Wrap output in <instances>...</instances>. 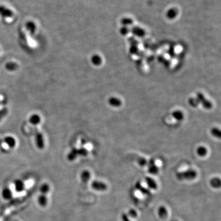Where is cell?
<instances>
[{
	"instance_id": "obj_1",
	"label": "cell",
	"mask_w": 221,
	"mask_h": 221,
	"mask_svg": "<svg viewBox=\"0 0 221 221\" xmlns=\"http://www.w3.org/2000/svg\"><path fill=\"white\" fill-rule=\"evenodd\" d=\"M197 173L193 170H189L183 172H179L176 174V178L179 180H192L196 178Z\"/></svg>"
},
{
	"instance_id": "obj_2",
	"label": "cell",
	"mask_w": 221,
	"mask_h": 221,
	"mask_svg": "<svg viewBox=\"0 0 221 221\" xmlns=\"http://www.w3.org/2000/svg\"><path fill=\"white\" fill-rule=\"evenodd\" d=\"M197 98L199 100V103L202 104V106H203V108L205 109H210L212 108V106H213L212 103L210 101H208L205 98V96L203 95V94H202L200 92L198 93L197 94Z\"/></svg>"
},
{
	"instance_id": "obj_3",
	"label": "cell",
	"mask_w": 221,
	"mask_h": 221,
	"mask_svg": "<svg viewBox=\"0 0 221 221\" xmlns=\"http://www.w3.org/2000/svg\"><path fill=\"white\" fill-rule=\"evenodd\" d=\"M91 187L95 190L97 191H105L107 189V185L101 181H94L91 183Z\"/></svg>"
},
{
	"instance_id": "obj_4",
	"label": "cell",
	"mask_w": 221,
	"mask_h": 221,
	"mask_svg": "<svg viewBox=\"0 0 221 221\" xmlns=\"http://www.w3.org/2000/svg\"><path fill=\"white\" fill-rule=\"evenodd\" d=\"M130 30L134 36L138 37H143L146 35V31L145 30L139 27H137V26H133Z\"/></svg>"
},
{
	"instance_id": "obj_5",
	"label": "cell",
	"mask_w": 221,
	"mask_h": 221,
	"mask_svg": "<svg viewBox=\"0 0 221 221\" xmlns=\"http://www.w3.org/2000/svg\"><path fill=\"white\" fill-rule=\"evenodd\" d=\"M1 196L5 200H10L13 197V193L11 189L8 187H5L1 191Z\"/></svg>"
},
{
	"instance_id": "obj_6",
	"label": "cell",
	"mask_w": 221,
	"mask_h": 221,
	"mask_svg": "<svg viewBox=\"0 0 221 221\" xmlns=\"http://www.w3.org/2000/svg\"><path fill=\"white\" fill-rule=\"evenodd\" d=\"M14 186L15 190L18 193L23 192L25 187L24 182L20 179H17L14 181Z\"/></svg>"
},
{
	"instance_id": "obj_7",
	"label": "cell",
	"mask_w": 221,
	"mask_h": 221,
	"mask_svg": "<svg viewBox=\"0 0 221 221\" xmlns=\"http://www.w3.org/2000/svg\"><path fill=\"white\" fill-rule=\"evenodd\" d=\"M35 141H36V145L38 149H43L44 148V140L43 136L41 133H37L36 135L35 138Z\"/></svg>"
},
{
	"instance_id": "obj_8",
	"label": "cell",
	"mask_w": 221,
	"mask_h": 221,
	"mask_svg": "<svg viewBox=\"0 0 221 221\" xmlns=\"http://www.w3.org/2000/svg\"><path fill=\"white\" fill-rule=\"evenodd\" d=\"M37 203H38L39 205H40L41 207H43V208H44L48 204V199H47V196H46V195L40 194V196L37 197Z\"/></svg>"
},
{
	"instance_id": "obj_9",
	"label": "cell",
	"mask_w": 221,
	"mask_h": 221,
	"mask_svg": "<svg viewBox=\"0 0 221 221\" xmlns=\"http://www.w3.org/2000/svg\"><path fill=\"white\" fill-rule=\"evenodd\" d=\"M109 105L112 107L118 108L122 105V101L119 98L116 97H111L108 100Z\"/></svg>"
},
{
	"instance_id": "obj_10",
	"label": "cell",
	"mask_w": 221,
	"mask_h": 221,
	"mask_svg": "<svg viewBox=\"0 0 221 221\" xmlns=\"http://www.w3.org/2000/svg\"><path fill=\"white\" fill-rule=\"evenodd\" d=\"M91 178V174L88 170H85L81 173V179L84 183H87Z\"/></svg>"
},
{
	"instance_id": "obj_11",
	"label": "cell",
	"mask_w": 221,
	"mask_h": 221,
	"mask_svg": "<svg viewBox=\"0 0 221 221\" xmlns=\"http://www.w3.org/2000/svg\"><path fill=\"white\" fill-rule=\"evenodd\" d=\"M178 10L176 8H171L166 12V16L168 19L172 20L176 18L178 16Z\"/></svg>"
},
{
	"instance_id": "obj_12",
	"label": "cell",
	"mask_w": 221,
	"mask_h": 221,
	"mask_svg": "<svg viewBox=\"0 0 221 221\" xmlns=\"http://www.w3.org/2000/svg\"><path fill=\"white\" fill-rule=\"evenodd\" d=\"M146 182L148 186V187L153 190H155L157 189V184L156 183L154 179L150 177H146Z\"/></svg>"
},
{
	"instance_id": "obj_13",
	"label": "cell",
	"mask_w": 221,
	"mask_h": 221,
	"mask_svg": "<svg viewBox=\"0 0 221 221\" xmlns=\"http://www.w3.org/2000/svg\"><path fill=\"white\" fill-rule=\"evenodd\" d=\"M4 142L10 148H14L16 145V139L11 136H7L5 138Z\"/></svg>"
},
{
	"instance_id": "obj_14",
	"label": "cell",
	"mask_w": 221,
	"mask_h": 221,
	"mask_svg": "<svg viewBox=\"0 0 221 221\" xmlns=\"http://www.w3.org/2000/svg\"><path fill=\"white\" fill-rule=\"evenodd\" d=\"M78 154H77V149H73L67 155V159L68 160L72 162L76 159L77 157Z\"/></svg>"
},
{
	"instance_id": "obj_15",
	"label": "cell",
	"mask_w": 221,
	"mask_h": 221,
	"mask_svg": "<svg viewBox=\"0 0 221 221\" xmlns=\"http://www.w3.org/2000/svg\"><path fill=\"white\" fill-rule=\"evenodd\" d=\"M172 116L176 120L178 121H183L184 118V115L183 112L179 110H176L173 111L172 113Z\"/></svg>"
},
{
	"instance_id": "obj_16",
	"label": "cell",
	"mask_w": 221,
	"mask_h": 221,
	"mask_svg": "<svg viewBox=\"0 0 221 221\" xmlns=\"http://www.w3.org/2000/svg\"><path fill=\"white\" fill-rule=\"evenodd\" d=\"M50 187L49 184L46 183L42 184L40 187V192H41V194L46 195V196L50 192Z\"/></svg>"
},
{
	"instance_id": "obj_17",
	"label": "cell",
	"mask_w": 221,
	"mask_h": 221,
	"mask_svg": "<svg viewBox=\"0 0 221 221\" xmlns=\"http://www.w3.org/2000/svg\"><path fill=\"white\" fill-rule=\"evenodd\" d=\"M158 214L161 219H165L168 216V211L166 208L163 206H161L158 210Z\"/></svg>"
},
{
	"instance_id": "obj_18",
	"label": "cell",
	"mask_w": 221,
	"mask_h": 221,
	"mask_svg": "<svg viewBox=\"0 0 221 221\" xmlns=\"http://www.w3.org/2000/svg\"><path fill=\"white\" fill-rule=\"evenodd\" d=\"M121 23L124 27H128V26L132 25L133 23V20L128 17H124L121 20Z\"/></svg>"
},
{
	"instance_id": "obj_19",
	"label": "cell",
	"mask_w": 221,
	"mask_h": 221,
	"mask_svg": "<svg viewBox=\"0 0 221 221\" xmlns=\"http://www.w3.org/2000/svg\"><path fill=\"white\" fill-rule=\"evenodd\" d=\"M91 61H92V63L94 64V65H96V66L100 65V64L102 63V59H101V57L100 55H95L92 56V59H91Z\"/></svg>"
},
{
	"instance_id": "obj_20",
	"label": "cell",
	"mask_w": 221,
	"mask_h": 221,
	"mask_svg": "<svg viewBox=\"0 0 221 221\" xmlns=\"http://www.w3.org/2000/svg\"><path fill=\"white\" fill-rule=\"evenodd\" d=\"M210 184L214 188H219L220 186V180L219 178H214L211 179Z\"/></svg>"
},
{
	"instance_id": "obj_21",
	"label": "cell",
	"mask_w": 221,
	"mask_h": 221,
	"mask_svg": "<svg viewBox=\"0 0 221 221\" xmlns=\"http://www.w3.org/2000/svg\"><path fill=\"white\" fill-rule=\"evenodd\" d=\"M197 153L200 157H205L208 153V150L205 146H200L197 149Z\"/></svg>"
},
{
	"instance_id": "obj_22",
	"label": "cell",
	"mask_w": 221,
	"mask_h": 221,
	"mask_svg": "<svg viewBox=\"0 0 221 221\" xmlns=\"http://www.w3.org/2000/svg\"><path fill=\"white\" fill-rule=\"evenodd\" d=\"M148 171L151 174L157 175L159 173V168L157 166L155 165V164L151 165H149V166Z\"/></svg>"
},
{
	"instance_id": "obj_23",
	"label": "cell",
	"mask_w": 221,
	"mask_h": 221,
	"mask_svg": "<svg viewBox=\"0 0 221 221\" xmlns=\"http://www.w3.org/2000/svg\"><path fill=\"white\" fill-rule=\"evenodd\" d=\"M189 104L190 105V106H191L193 108H196L199 106V101L197 100V98H190L189 100Z\"/></svg>"
},
{
	"instance_id": "obj_24",
	"label": "cell",
	"mask_w": 221,
	"mask_h": 221,
	"mask_svg": "<svg viewBox=\"0 0 221 221\" xmlns=\"http://www.w3.org/2000/svg\"><path fill=\"white\" fill-rule=\"evenodd\" d=\"M40 121H41L40 118L37 115H33L31 117L30 119V122L33 124H34V125H36V124L40 123Z\"/></svg>"
},
{
	"instance_id": "obj_25",
	"label": "cell",
	"mask_w": 221,
	"mask_h": 221,
	"mask_svg": "<svg viewBox=\"0 0 221 221\" xmlns=\"http://www.w3.org/2000/svg\"><path fill=\"white\" fill-rule=\"evenodd\" d=\"M136 187L140 190L142 193H143L145 194H149V190L146 188H145L143 186H142V185L140 183H137L136 184Z\"/></svg>"
},
{
	"instance_id": "obj_26",
	"label": "cell",
	"mask_w": 221,
	"mask_h": 221,
	"mask_svg": "<svg viewBox=\"0 0 221 221\" xmlns=\"http://www.w3.org/2000/svg\"><path fill=\"white\" fill-rule=\"evenodd\" d=\"M211 133L216 138H220L221 137V133H220V130L217 128H213L211 129Z\"/></svg>"
},
{
	"instance_id": "obj_27",
	"label": "cell",
	"mask_w": 221,
	"mask_h": 221,
	"mask_svg": "<svg viewBox=\"0 0 221 221\" xmlns=\"http://www.w3.org/2000/svg\"><path fill=\"white\" fill-rule=\"evenodd\" d=\"M6 68L9 71H14L17 69V64L15 63H9L6 64Z\"/></svg>"
},
{
	"instance_id": "obj_28",
	"label": "cell",
	"mask_w": 221,
	"mask_h": 221,
	"mask_svg": "<svg viewBox=\"0 0 221 221\" xmlns=\"http://www.w3.org/2000/svg\"><path fill=\"white\" fill-rule=\"evenodd\" d=\"M130 31V29L128 28V27H124V26H122V27L120 29V33L123 36L127 35L129 33Z\"/></svg>"
},
{
	"instance_id": "obj_29",
	"label": "cell",
	"mask_w": 221,
	"mask_h": 221,
	"mask_svg": "<svg viewBox=\"0 0 221 221\" xmlns=\"http://www.w3.org/2000/svg\"><path fill=\"white\" fill-rule=\"evenodd\" d=\"M77 154H78V155L86 156L88 154V151H87V149L84 148H81V149H77Z\"/></svg>"
},
{
	"instance_id": "obj_30",
	"label": "cell",
	"mask_w": 221,
	"mask_h": 221,
	"mask_svg": "<svg viewBox=\"0 0 221 221\" xmlns=\"http://www.w3.org/2000/svg\"><path fill=\"white\" fill-rule=\"evenodd\" d=\"M138 163L140 166H144L148 163V162H147L146 159H145L143 157H141V158H139L138 159Z\"/></svg>"
},
{
	"instance_id": "obj_31",
	"label": "cell",
	"mask_w": 221,
	"mask_h": 221,
	"mask_svg": "<svg viewBox=\"0 0 221 221\" xmlns=\"http://www.w3.org/2000/svg\"><path fill=\"white\" fill-rule=\"evenodd\" d=\"M128 216L132 217V218H136L138 216V213L134 209H130L128 212Z\"/></svg>"
},
{
	"instance_id": "obj_32",
	"label": "cell",
	"mask_w": 221,
	"mask_h": 221,
	"mask_svg": "<svg viewBox=\"0 0 221 221\" xmlns=\"http://www.w3.org/2000/svg\"><path fill=\"white\" fill-rule=\"evenodd\" d=\"M130 52L132 54H135L138 52V48L137 46H131L130 47Z\"/></svg>"
},
{
	"instance_id": "obj_33",
	"label": "cell",
	"mask_w": 221,
	"mask_h": 221,
	"mask_svg": "<svg viewBox=\"0 0 221 221\" xmlns=\"http://www.w3.org/2000/svg\"><path fill=\"white\" fill-rule=\"evenodd\" d=\"M7 109L6 108H4L1 110H0V120H1L7 114Z\"/></svg>"
},
{
	"instance_id": "obj_34",
	"label": "cell",
	"mask_w": 221,
	"mask_h": 221,
	"mask_svg": "<svg viewBox=\"0 0 221 221\" xmlns=\"http://www.w3.org/2000/svg\"><path fill=\"white\" fill-rule=\"evenodd\" d=\"M129 42L130 43L131 46H138V41H136L135 38H133V37L129 38Z\"/></svg>"
},
{
	"instance_id": "obj_35",
	"label": "cell",
	"mask_w": 221,
	"mask_h": 221,
	"mask_svg": "<svg viewBox=\"0 0 221 221\" xmlns=\"http://www.w3.org/2000/svg\"><path fill=\"white\" fill-rule=\"evenodd\" d=\"M27 27H28V28L29 29V30H30L32 33H33L34 31V30H35V26H34V25L33 23H28V25H27Z\"/></svg>"
},
{
	"instance_id": "obj_36",
	"label": "cell",
	"mask_w": 221,
	"mask_h": 221,
	"mask_svg": "<svg viewBox=\"0 0 221 221\" xmlns=\"http://www.w3.org/2000/svg\"><path fill=\"white\" fill-rule=\"evenodd\" d=\"M121 219H122V221H130V220L129 218H128V215L127 214H125V213L122 214Z\"/></svg>"
}]
</instances>
